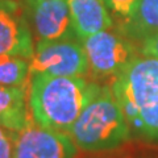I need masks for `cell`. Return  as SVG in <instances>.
Masks as SVG:
<instances>
[{
  "mask_svg": "<svg viewBox=\"0 0 158 158\" xmlns=\"http://www.w3.org/2000/svg\"><path fill=\"white\" fill-rule=\"evenodd\" d=\"M100 88L98 83L83 77L31 74L29 108L33 120L44 128L69 135L74 123Z\"/></svg>",
  "mask_w": 158,
  "mask_h": 158,
  "instance_id": "cell-1",
  "label": "cell"
},
{
  "mask_svg": "<svg viewBox=\"0 0 158 158\" xmlns=\"http://www.w3.org/2000/svg\"><path fill=\"white\" fill-rule=\"evenodd\" d=\"M111 88L132 135L158 142V58L138 54Z\"/></svg>",
  "mask_w": 158,
  "mask_h": 158,
  "instance_id": "cell-2",
  "label": "cell"
},
{
  "mask_svg": "<svg viewBox=\"0 0 158 158\" xmlns=\"http://www.w3.org/2000/svg\"><path fill=\"white\" fill-rule=\"evenodd\" d=\"M78 149L88 153L115 150L131 141L132 132L112 88L102 86L69 132Z\"/></svg>",
  "mask_w": 158,
  "mask_h": 158,
  "instance_id": "cell-3",
  "label": "cell"
},
{
  "mask_svg": "<svg viewBox=\"0 0 158 158\" xmlns=\"http://www.w3.org/2000/svg\"><path fill=\"white\" fill-rule=\"evenodd\" d=\"M88 59V69L94 78L115 79L140 52L136 44L120 32L102 31L82 41Z\"/></svg>",
  "mask_w": 158,
  "mask_h": 158,
  "instance_id": "cell-4",
  "label": "cell"
},
{
  "mask_svg": "<svg viewBox=\"0 0 158 158\" xmlns=\"http://www.w3.org/2000/svg\"><path fill=\"white\" fill-rule=\"evenodd\" d=\"M31 74L44 73L56 77H83L88 73V59L81 40L40 41L29 61Z\"/></svg>",
  "mask_w": 158,
  "mask_h": 158,
  "instance_id": "cell-5",
  "label": "cell"
},
{
  "mask_svg": "<svg viewBox=\"0 0 158 158\" xmlns=\"http://www.w3.org/2000/svg\"><path fill=\"white\" fill-rule=\"evenodd\" d=\"M75 144L67 133L44 128L32 118L15 135L13 158H74Z\"/></svg>",
  "mask_w": 158,
  "mask_h": 158,
  "instance_id": "cell-6",
  "label": "cell"
},
{
  "mask_svg": "<svg viewBox=\"0 0 158 158\" xmlns=\"http://www.w3.org/2000/svg\"><path fill=\"white\" fill-rule=\"evenodd\" d=\"M34 50L25 7L17 0H0V56L31 61Z\"/></svg>",
  "mask_w": 158,
  "mask_h": 158,
  "instance_id": "cell-7",
  "label": "cell"
},
{
  "mask_svg": "<svg viewBox=\"0 0 158 158\" xmlns=\"http://www.w3.org/2000/svg\"><path fill=\"white\" fill-rule=\"evenodd\" d=\"M29 15L37 42L78 38L67 0H46L29 8Z\"/></svg>",
  "mask_w": 158,
  "mask_h": 158,
  "instance_id": "cell-8",
  "label": "cell"
},
{
  "mask_svg": "<svg viewBox=\"0 0 158 158\" xmlns=\"http://www.w3.org/2000/svg\"><path fill=\"white\" fill-rule=\"evenodd\" d=\"M77 37L83 41L113 27V20L103 0H67Z\"/></svg>",
  "mask_w": 158,
  "mask_h": 158,
  "instance_id": "cell-9",
  "label": "cell"
},
{
  "mask_svg": "<svg viewBox=\"0 0 158 158\" xmlns=\"http://www.w3.org/2000/svg\"><path fill=\"white\" fill-rule=\"evenodd\" d=\"M31 118L27 85L19 87L0 85V125L12 133H19Z\"/></svg>",
  "mask_w": 158,
  "mask_h": 158,
  "instance_id": "cell-10",
  "label": "cell"
},
{
  "mask_svg": "<svg viewBox=\"0 0 158 158\" xmlns=\"http://www.w3.org/2000/svg\"><path fill=\"white\" fill-rule=\"evenodd\" d=\"M117 31L137 48L158 34V0H140L131 16L118 23Z\"/></svg>",
  "mask_w": 158,
  "mask_h": 158,
  "instance_id": "cell-11",
  "label": "cell"
},
{
  "mask_svg": "<svg viewBox=\"0 0 158 158\" xmlns=\"http://www.w3.org/2000/svg\"><path fill=\"white\" fill-rule=\"evenodd\" d=\"M31 74L29 61L19 57L0 56V85L2 86H24Z\"/></svg>",
  "mask_w": 158,
  "mask_h": 158,
  "instance_id": "cell-12",
  "label": "cell"
},
{
  "mask_svg": "<svg viewBox=\"0 0 158 158\" xmlns=\"http://www.w3.org/2000/svg\"><path fill=\"white\" fill-rule=\"evenodd\" d=\"M94 158H158V146L129 141L107 154Z\"/></svg>",
  "mask_w": 158,
  "mask_h": 158,
  "instance_id": "cell-13",
  "label": "cell"
},
{
  "mask_svg": "<svg viewBox=\"0 0 158 158\" xmlns=\"http://www.w3.org/2000/svg\"><path fill=\"white\" fill-rule=\"evenodd\" d=\"M103 2L108 11H111L120 21H123L131 16L140 0H103Z\"/></svg>",
  "mask_w": 158,
  "mask_h": 158,
  "instance_id": "cell-14",
  "label": "cell"
},
{
  "mask_svg": "<svg viewBox=\"0 0 158 158\" xmlns=\"http://www.w3.org/2000/svg\"><path fill=\"white\" fill-rule=\"evenodd\" d=\"M15 135L0 125V158H13Z\"/></svg>",
  "mask_w": 158,
  "mask_h": 158,
  "instance_id": "cell-15",
  "label": "cell"
},
{
  "mask_svg": "<svg viewBox=\"0 0 158 158\" xmlns=\"http://www.w3.org/2000/svg\"><path fill=\"white\" fill-rule=\"evenodd\" d=\"M138 52H140V54H144V56L158 58V34L148 38L146 41L142 42L138 46Z\"/></svg>",
  "mask_w": 158,
  "mask_h": 158,
  "instance_id": "cell-16",
  "label": "cell"
},
{
  "mask_svg": "<svg viewBox=\"0 0 158 158\" xmlns=\"http://www.w3.org/2000/svg\"><path fill=\"white\" fill-rule=\"evenodd\" d=\"M42 2H46V0H24V4L27 6V8H32V7L37 6V4L42 3Z\"/></svg>",
  "mask_w": 158,
  "mask_h": 158,
  "instance_id": "cell-17",
  "label": "cell"
}]
</instances>
